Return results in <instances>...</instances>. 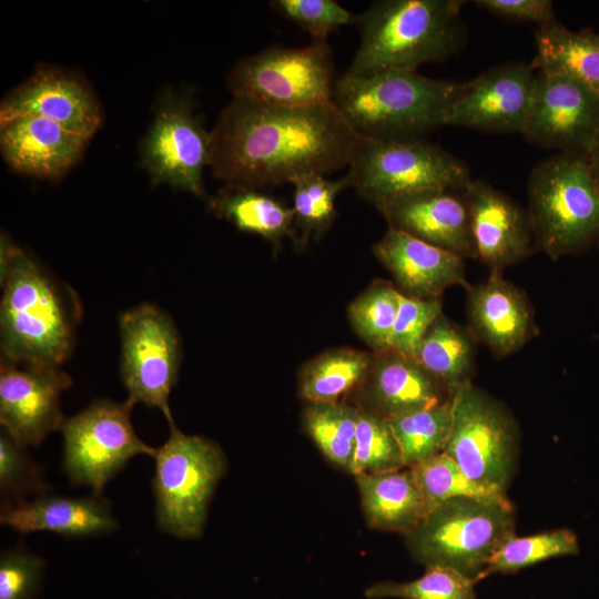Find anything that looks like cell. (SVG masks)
<instances>
[{
    "instance_id": "obj_27",
    "label": "cell",
    "mask_w": 599,
    "mask_h": 599,
    "mask_svg": "<svg viewBox=\"0 0 599 599\" xmlns=\"http://www.w3.org/2000/svg\"><path fill=\"white\" fill-rule=\"evenodd\" d=\"M534 39L536 71L572 78L599 97V33L570 30L555 20L537 27Z\"/></svg>"
},
{
    "instance_id": "obj_22",
    "label": "cell",
    "mask_w": 599,
    "mask_h": 599,
    "mask_svg": "<svg viewBox=\"0 0 599 599\" xmlns=\"http://www.w3.org/2000/svg\"><path fill=\"white\" fill-rule=\"evenodd\" d=\"M84 136L34 115L0 123L1 153L9 166L38 179H58L80 159Z\"/></svg>"
},
{
    "instance_id": "obj_43",
    "label": "cell",
    "mask_w": 599,
    "mask_h": 599,
    "mask_svg": "<svg viewBox=\"0 0 599 599\" xmlns=\"http://www.w3.org/2000/svg\"><path fill=\"white\" fill-rule=\"evenodd\" d=\"M588 159H589L590 165L592 167V171L595 173V176H596V179H597V181L599 183V139H598L595 148L592 149V151L588 155Z\"/></svg>"
},
{
    "instance_id": "obj_4",
    "label": "cell",
    "mask_w": 599,
    "mask_h": 599,
    "mask_svg": "<svg viewBox=\"0 0 599 599\" xmlns=\"http://www.w3.org/2000/svg\"><path fill=\"white\" fill-rule=\"evenodd\" d=\"M460 85L415 70L344 74L336 80L333 103L359 136L419 139L445 125Z\"/></svg>"
},
{
    "instance_id": "obj_42",
    "label": "cell",
    "mask_w": 599,
    "mask_h": 599,
    "mask_svg": "<svg viewBox=\"0 0 599 599\" xmlns=\"http://www.w3.org/2000/svg\"><path fill=\"white\" fill-rule=\"evenodd\" d=\"M476 7L515 21L534 22L542 27L557 20L550 0H475Z\"/></svg>"
},
{
    "instance_id": "obj_2",
    "label": "cell",
    "mask_w": 599,
    "mask_h": 599,
    "mask_svg": "<svg viewBox=\"0 0 599 599\" xmlns=\"http://www.w3.org/2000/svg\"><path fill=\"white\" fill-rule=\"evenodd\" d=\"M1 361L60 367L72 353L81 305L33 255L1 236Z\"/></svg>"
},
{
    "instance_id": "obj_20",
    "label": "cell",
    "mask_w": 599,
    "mask_h": 599,
    "mask_svg": "<svg viewBox=\"0 0 599 599\" xmlns=\"http://www.w3.org/2000/svg\"><path fill=\"white\" fill-rule=\"evenodd\" d=\"M463 193L477 260L490 270L504 271L531 253L535 244L528 214L515 201L480 180H470Z\"/></svg>"
},
{
    "instance_id": "obj_38",
    "label": "cell",
    "mask_w": 599,
    "mask_h": 599,
    "mask_svg": "<svg viewBox=\"0 0 599 599\" xmlns=\"http://www.w3.org/2000/svg\"><path fill=\"white\" fill-rule=\"evenodd\" d=\"M42 469L4 430L0 435V494L2 505L22 501L29 494L44 495Z\"/></svg>"
},
{
    "instance_id": "obj_13",
    "label": "cell",
    "mask_w": 599,
    "mask_h": 599,
    "mask_svg": "<svg viewBox=\"0 0 599 599\" xmlns=\"http://www.w3.org/2000/svg\"><path fill=\"white\" fill-rule=\"evenodd\" d=\"M142 163L154 184L203 197V172L211 165L212 134L182 93L161 95L141 145Z\"/></svg>"
},
{
    "instance_id": "obj_17",
    "label": "cell",
    "mask_w": 599,
    "mask_h": 599,
    "mask_svg": "<svg viewBox=\"0 0 599 599\" xmlns=\"http://www.w3.org/2000/svg\"><path fill=\"white\" fill-rule=\"evenodd\" d=\"M24 115L53 121L88 140L102 120L89 87L73 74L51 67L38 68L2 100L0 123Z\"/></svg>"
},
{
    "instance_id": "obj_19",
    "label": "cell",
    "mask_w": 599,
    "mask_h": 599,
    "mask_svg": "<svg viewBox=\"0 0 599 599\" xmlns=\"http://www.w3.org/2000/svg\"><path fill=\"white\" fill-rule=\"evenodd\" d=\"M456 190L407 194L376 209L392 229L406 232L463 258H477L466 199Z\"/></svg>"
},
{
    "instance_id": "obj_26",
    "label": "cell",
    "mask_w": 599,
    "mask_h": 599,
    "mask_svg": "<svg viewBox=\"0 0 599 599\" xmlns=\"http://www.w3.org/2000/svg\"><path fill=\"white\" fill-rule=\"evenodd\" d=\"M257 187L227 185L213 196L209 206L216 216L242 232L253 233L280 247L285 238L296 241L292 206Z\"/></svg>"
},
{
    "instance_id": "obj_15",
    "label": "cell",
    "mask_w": 599,
    "mask_h": 599,
    "mask_svg": "<svg viewBox=\"0 0 599 599\" xmlns=\"http://www.w3.org/2000/svg\"><path fill=\"white\" fill-rule=\"evenodd\" d=\"M536 70L522 62L494 67L460 85L445 125L491 133H522L531 105Z\"/></svg>"
},
{
    "instance_id": "obj_9",
    "label": "cell",
    "mask_w": 599,
    "mask_h": 599,
    "mask_svg": "<svg viewBox=\"0 0 599 599\" xmlns=\"http://www.w3.org/2000/svg\"><path fill=\"white\" fill-rule=\"evenodd\" d=\"M450 398L451 428L443 453L470 479L506 493L518 454V427L512 415L471 382Z\"/></svg>"
},
{
    "instance_id": "obj_33",
    "label": "cell",
    "mask_w": 599,
    "mask_h": 599,
    "mask_svg": "<svg viewBox=\"0 0 599 599\" xmlns=\"http://www.w3.org/2000/svg\"><path fill=\"white\" fill-rule=\"evenodd\" d=\"M409 468L423 493L428 512L439 504L453 498L509 501L506 493L470 479L444 453Z\"/></svg>"
},
{
    "instance_id": "obj_18",
    "label": "cell",
    "mask_w": 599,
    "mask_h": 599,
    "mask_svg": "<svg viewBox=\"0 0 599 599\" xmlns=\"http://www.w3.org/2000/svg\"><path fill=\"white\" fill-rule=\"evenodd\" d=\"M468 329L497 358L520 349L539 334L535 313L526 293L507 281L502 271L467 287Z\"/></svg>"
},
{
    "instance_id": "obj_10",
    "label": "cell",
    "mask_w": 599,
    "mask_h": 599,
    "mask_svg": "<svg viewBox=\"0 0 599 599\" xmlns=\"http://www.w3.org/2000/svg\"><path fill=\"white\" fill-rule=\"evenodd\" d=\"M128 399L116 403L108 398L92 402L65 419L63 470L77 486H85L101 495L105 485L135 456L154 457L156 448L146 445L135 433Z\"/></svg>"
},
{
    "instance_id": "obj_31",
    "label": "cell",
    "mask_w": 599,
    "mask_h": 599,
    "mask_svg": "<svg viewBox=\"0 0 599 599\" xmlns=\"http://www.w3.org/2000/svg\"><path fill=\"white\" fill-rule=\"evenodd\" d=\"M303 418L308 436L323 455L352 474L357 408L342 400L308 403Z\"/></svg>"
},
{
    "instance_id": "obj_28",
    "label": "cell",
    "mask_w": 599,
    "mask_h": 599,
    "mask_svg": "<svg viewBox=\"0 0 599 599\" xmlns=\"http://www.w3.org/2000/svg\"><path fill=\"white\" fill-rule=\"evenodd\" d=\"M476 339L441 314L429 327L416 354V361L451 395L471 382Z\"/></svg>"
},
{
    "instance_id": "obj_29",
    "label": "cell",
    "mask_w": 599,
    "mask_h": 599,
    "mask_svg": "<svg viewBox=\"0 0 599 599\" xmlns=\"http://www.w3.org/2000/svg\"><path fill=\"white\" fill-rule=\"evenodd\" d=\"M373 353L352 347L326 351L307 362L300 373V395L307 403L339 402L361 387L372 366Z\"/></svg>"
},
{
    "instance_id": "obj_8",
    "label": "cell",
    "mask_w": 599,
    "mask_h": 599,
    "mask_svg": "<svg viewBox=\"0 0 599 599\" xmlns=\"http://www.w3.org/2000/svg\"><path fill=\"white\" fill-rule=\"evenodd\" d=\"M348 167L351 185L376 207L425 190L463 191L471 180L465 163L422 139L359 136Z\"/></svg>"
},
{
    "instance_id": "obj_32",
    "label": "cell",
    "mask_w": 599,
    "mask_h": 599,
    "mask_svg": "<svg viewBox=\"0 0 599 599\" xmlns=\"http://www.w3.org/2000/svg\"><path fill=\"white\" fill-rule=\"evenodd\" d=\"M293 211L297 246H304L309 238L322 237L334 222L337 195L352 186L346 174L336 180L325 179L322 174H305L292 182Z\"/></svg>"
},
{
    "instance_id": "obj_5",
    "label": "cell",
    "mask_w": 599,
    "mask_h": 599,
    "mask_svg": "<svg viewBox=\"0 0 599 599\" xmlns=\"http://www.w3.org/2000/svg\"><path fill=\"white\" fill-rule=\"evenodd\" d=\"M534 244L552 260L599 240V183L589 159L558 153L537 163L528 179Z\"/></svg>"
},
{
    "instance_id": "obj_24",
    "label": "cell",
    "mask_w": 599,
    "mask_h": 599,
    "mask_svg": "<svg viewBox=\"0 0 599 599\" xmlns=\"http://www.w3.org/2000/svg\"><path fill=\"white\" fill-rule=\"evenodd\" d=\"M361 388L367 405L364 408L385 418L439 404L450 396L415 358L389 348L373 353Z\"/></svg>"
},
{
    "instance_id": "obj_21",
    "label": "cell",
    "mask_w": 599,
    "mask_h": 599,
    "mask_svg": "<svg viewBox=\"0 0 599 599\" xmlns=\"http://www.w3.org/2000/svg\"><path fill=\"white\" fill-rule=\"evenodd\" d=\"M373 253L405 295L439 300L448 287L469 286L463 257L400 230L388 227Z\"/></svg>"
},
{
    "instance_id": "obj_39",
    "label": "cell",
    "mask_w": 599,
    "mask_h": 599,
    "mask_svg": "<svg viewBox=\"0 0 599 599\" xmlns=\"http://www.w3.org/2000/svg\"><path fill=\"white\" fill-rule=\"evenodd\" d=\"M270 4L308 32L312 41H326L332 31L353 23L355 17L335 0H273Z\"/></svg>"
},
{
    "instance_id": "obj_12",
    "label": "cell",
    "mask_w": 599,
    "mask_h": 599,
    "mask_svg": "<svg viewBox=\"0 0 599 599\" xmlns=\"http://www.w3.org/2000/svg\"><path fill=\"white\" fill-rule=\"evenodd\" d=\"M120 378L128 400L158 408L167 423L174 422L169 397L179 379L182 363L180 333L169 314L142 303L119 318Z\"/></svg>"
},
{
    "instance_id": "obj_16",
    "label": "cell",
    "mask_w": 599,
    "mask_h": 599,
    "mask_svg": "<svg viewBox=\"0 0 599 599\" xmlns=\"http://www.w3.org/2000/svg\"><path fill=\"white\" fill-rule=\"evenodd\" d=\"M71 377L60 367L24 366L1 361L0 423L20 446H38L52 432L61 430L67 417L60 397Z\"/></svg>"
},
{
    "instance_id": "obj_7",
    "label": "cell",
    "mask_w": 599,
    "mask_h": 599,
    "mask_svg": "<svg viewBox=\"0 0 599 599\" xmlns=\"http://www.w3.org/2000/svg\"><path fill=\"white\" fill-rule=\"evenodd\" d=\"M166 441L156 448L152 489L156 526L179 539L201 536L213 493L226 470V458L213 440L187 435L169 424Z\"/></svg>"
},
{
    "instance_id": "obj_11",
    "label": "cell",
    "mask_w": 599,
    "mask_h": 599,
    "mask_svg": "<svg viewBox=\"0 0 599 599\" xmlns=\"http://www.w3.org/2000/svg\"><path fill=\"white\" fill-rule=\"evenodd\" d=\"M335 83L327 40L268 48L241 59L227 78L233 97L278 106L332 104Z\"/></svg>"
},
{
    "instance_id": "obj_23",
    "label": "cell",
    "mask_w": 599,
    "mask_h": 599,
    "mask_svg": "<svg viewBox=\"0 0 599 599\" xmlns=\"http://www.w3.org/2000/svg\"><path fill=\"white\" fill-rule=\"evenodd\" d=\"M0 522L22 534L49 531L64 537L98 536L119 528L111 504L94 494L80 498L44 494L2 505Z\"/></svg>"
},
{
    "instance_id": "obj_14",
    "label": "cell",
    "mask_w": 599,
    "mask_h": 599,
    "mask_svg": "<svg viewBox=\"0 0 599 599\" xmlns=\"http://www.w3.org/2000/svg\"><path fill=\"white\" fill-rule=\"evenodd\" d=\"M521 134L541 148L588 156L599 139V97L572 78L536 71Z\"/></svg>"
},
{
    "instance_id": "obj_40",
    "label": "cell",
    "mask_w": 599,
    "mask_h": 599,
    "mask_svg": "<svg viewBox=\"0 0 599 599\" xmlns=\"http://www.w3.org/2000/svg\"><path fill=\"white\" fill-rule=\"evenodd\" d=\"M441 314L439 300L417 298L400 292L389 349L416 358L427 331Z\"/></svg>"
},
{
    "instance_id": "obj_1",
    "label": "cell",
    "mask_w": 599,
    "mask_h": 599,
    "mask_svg": "<svg viewBox=\"0 0 599 599\" xmlns=\"http://www.w3.org/2000/svg\"><path fill=\"white\" fill-rule=\"evenodd\" d=\"M211 134L213 175L250 187L348 166L359 139L334 103L278 106L235 97Z\"/></svg>"
},
{
    "instance_id": "obj_41",
    "label": "cell",
    "mask_w": 599,
    "mask_h": 599,
    "mask_svg": "<svg viewBox=\"0 0 599 599\" xmlns=\"http://www.w3.org/2000/svg\"><path fill=\"white\" fill-rule=\"evenodd\" d=\"M45 564L20 547L0 558V599H34L40 591Z\"/></svg>"
},
{
    "instance_id": "obj_30",
    "label": "cell",
    "mask_w": 599,
    "mask_h": 599,
    "mask_svg": "<svg viewBox=\"0 0 599 599\" xmlns=\"http://www.w3.org/2000/svg\"><path fill=\"white\" fill-rule=\"evenodd\" d=\"M406 467H414L441 454L451 428L450 396L436 405L404 412L387 418Z\"/></svg>"
},
{
    "instance_id": "obj_37",
    "label": "cell",
    "mask_w": 599,
    "mask_h": 599,
    "mask_svg": "<svg viewBox=\"0 0 599 599\" xmlns=\"http://www.w3.org/2000/svg\"><path fill=\"white\" fill-rule=\"evenodd\" d=\"M477 582L451 568L429 566L415 580L378 582L369 586L364 595L368 599H476Z\"/></svg>"
},
{
    "instance_id": "obj_6",
    "label": "cell",
    "mask_w": 599,
    "mask_h": 599,
    "mask_svg": "<svg viewBox=\"0 0 599 599\" xmlns=\"http://www.w3.org/2000/svg\"><path fill=\"white\" fill-rule=\"evenodd\" d=\"M512 536L510 501L453 498L433 508L406 535V545L425 567L451 568L479 581L495 552Z\"/></svg>"
},
{
    "instance_id": "obj_3",
    "label": "cell",
    "mask_w": 599,
    "mask_h": 599,
    "mask_svg": "<svg viewBox=\"0 0 599 599\" xmlns=\"http://www.w3.org/2000/svg\"><path fill=\"white\" fill-rule=\"evenodd\" d=\"M463 0H378L354 17L361 40L346 71L365 77L441 62L464 40Z\"/></svg>"
},
{
    "instance_id": "obj_25",
    "label": "cell",
    "mask_w": 599,
    "mask_h": 599,
    "mask_svg": "<svg viewBox=\"0 0 599 599\" xmlns=\"http://www.w3.org/2000/svg\"><path fill=\"white\" fill-rule=\"evenodd\" d=\"M364 516L369 527L383 531H413L428 514L413 470L398 469L355 476Z\"/></svg>"
},
{
    "instance_id": "obj_35",
    "label": "cell",
    "mask_w": 599,
    "mask_h": 599,
    "mask_svg": "<svg viewBox=\"0 0 599 599\" xmlns=\"http://www.w3.org/2000/svg\"><path fill=\"white\" fill-rule=\"evenodd\" d=\"M403 468L406 466L388 419L364 407L357 408L352 474H382Z\"/></svg>"
},
{
    "instance_id": "obj_34",
    "label": "cell",
    "mask_w": 599,
    "mask_h": 599,
    "mask_svg": "<svg viewBox=\"0 0 599 599\" xmlns=\"http://www.w3.org/2000/svg\"><path fill=\"white\" fill-rule=\"evenodd\" d=\"M399 295L392 284L376 281L348 306L353 329L374 352L389 348Z\"/></svg>"
},
{
    "instance_id": "obj_36",
    "label": "cell",
    "mask_w": 599,
    "mask_h": 599,
    "mask_svg": "<svg viewBox=\"0 0 599 599\" xmlns=\"http://www.w3.org/2000/svg\"><path fill=\"white\" fill-rule=\"evenodd\" d=\"M578 552V538L572 530L567 528L526 537L515 535L495 552L487 566L485 577L496 572L512 573L537 562Z\"/></svg>"
}]
</instances>
